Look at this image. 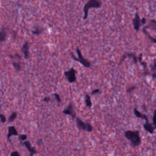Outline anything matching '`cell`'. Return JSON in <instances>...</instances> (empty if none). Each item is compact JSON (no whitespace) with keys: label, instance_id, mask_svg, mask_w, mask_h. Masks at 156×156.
I'll return each instance as SVG.
<instances>
[{"label":"cell","instance_id":"6da1fadb","mask_svg":"<svg viewBox=\"0 0 156 156\" xmlns=\"http://www.w3.org/2000/svg\"><path fill=\"white\" fill-rule=\"evenodd\" d=\"M124 136L130 142L132 147L139 146L141 143V136L139 130H126L124 132Z\"/></svg>","mask_w":156,"mask_h":156},{"label":"cell","instance_id":"7a4b0ae2","mask_svg":"<svg viewBox=\"0 0 156 156\" xmlns=\"http://www.w3.org/2000/svg\"><path fill=\"white\" fill-rule=\"evenodd\" d=\"M102 6V3L101 1H97V0H89L88 1H87L83 8V20H86L88 17V11L89 9L90 8H96V9H98L100 8Z\"/></svg>","mask_w":156,"mask_h":156},{"label":"cell","instance_id":"3957f363","mask_svg":"<svg viewBox=\"0 0 156 156\" xmlns=\"http://www.w3.org/2000/svg\"><path fill=\"white\" fill-rule=\"evenodd\" d=\"M76 52H77V54L78 55V57H76L75 55H74L73 54V53H71V58L76 61V62H78L79 63H80L85 68H90L91 67V63L87 59H85L82 55V53H81V51L79 49V48L78 47H77L76 48Z\"/></svg>","mask_w":156,"mask_h":156},{"label":"cell","instance_id":"277c9868","mask_svg":"<svg viewBox=\"0 0 156 156\" xmlns=\"http://www.w3.org/2000/svg\"><path fill=\"white\" fill-rule=\"evenodd\" d=\"M76 126L77 127L82 130H86L87 132H90L93 130V126L88 122H85L82 120H81L79 117L76 118Z\"/></svg>","mask_w":156,"mask_h":156},{"label":"cell","instance_id":"5b68a950","mask_svg":"<svg viewBox=\"0 0 156 156\" xmlns=\"http://www.w3.org/2000/svg\"><path fill=\"white\" fill-rule=\"evenodd\" d=\"M76 73H77L76 70L73 67H71L69 70L64 72V75L66 78L67 80L69 83H74L76 81Z\"/></svg>","mask_w":156,"mask_h":156},{"label":"cell","instance_id":"8992f818","mask_svg":"<svg viewBox=\"0 0 156 156\" xmlns=\"http://www.w3.org/2000/svg\"><path fill=\"white\" fill-rule=\"evenodd\" d=\"M62 112L65 115H67L71 116L72 117V118H73V119L77 118L76 117V112L74 111L73 105L72 103H71V102L68 104L67 107L63 110Z\"/></svg>","mask_w":156,"mask_h":156},{"label":"cell","instance_id":"52a82bcc","mask_svg":"<svg viewBox=\"0 0 156 156\" xmlns=\"http://www.w3.org/2000/svg\"><path fill=\"white\" fill-rule=\"evenodd\" d=\"M132 23L133 25V27L135 29V30L138 32L140 29V26L141 25V20L139 14L136 12L135 15V17L133 18V19L132 20Z\"/></svg>","mask_w":156,"mask_h":156},{"label":"cell","instance_id":"ba28073f","mask_svg":"<svg viewBox=\"0 0 156 156\" xmlns=\"http://www.w3.org/2000/svg\"><path fill=\"white\" fill-rule=\"evenodd\" d=\"M22 144H23L26 146V147L29 152V156H34V155L37 154V152H38L35 149V148L34 147H33L31 145L30 141H25L23 142Z\"/></svg>","mask_w":156,"mask_h":156},{"label":"cell","instance_id":"9c48e42d","mask_svg":"<svg viewBox=\"0 0 156 156\" xmlns=\"http://www.w3.org/2000/svg\"><path fill=\"white\" fill-rule=\"evenodd\" d=\"M18 136V133L16 130V129H15V126H9L8 127V133H7V141H9L10 143H11V141H10V137L12 136Z\"/></svg>","mask_w":156,"mask_h":156},{"label":"cell","instance_id":"30bf717a","mask_svg":"<svg viewBox=\"0 0 156 156\" xmlns=\"http://www.w3.org/2000/svg\"><path fill=\"white\" fill-rule=\"evenodd\" d=\"M21 51L23 54L25 58H28L29 56V44L27 41H25L21 48Z\"/></svg>","mask_w":156,"mask_h":156},{"label":"cell","instance_id":"8fae6325","mask_svg":"<svg viewBox=\"0 0 156 156\" xmlns=\"http://www.w3.org/2000/svg\"><path fill=\"white\" fill-rule=\"evenodd\" d=\"M127 57L132 58L133 59V62H134L135 63H136L138 62V57H136V56L135 55V54H133V53H126V54H124L122 56V57H121V60H120V62H119V65H121V63L124 61V60L125 58H126Z\"/></svg>","mask_w":156,"mask_h":156},{"label":"cell","instance_id":"7c38bea8","mask_svg":"<svg viewBox=\"0 0 156 156\" xmlns=\"http://www.w3.org/2000/svg\"><path fill=\"white\" fill-rule=\"evenodd\" d=\"M143 128L144 129V130L146 131H147V132H149L151 134L154 133V130L155 129V128L154 127V126H153V124H151L149 122H146L144 124H143Z\"/></svg>","mask_w":156,"mask_h":156},{"label":"cell","instance_id":"4fadbf2b","mask_svg":"<svg viewBox=\"0 0 156 156\" xmlns=\"http://www.w3.org/2000/svg\"><path fill=\"white\" fill-rule=\"evenodd\" d=\"M133 112H134L135 115L137 118H139L144 119V120L146 121V122H149L148 118H147V116L146 115L141 113L138 110H137L136 108H135L133 109Z\"/></svg>","mask_w":156,"mask_h":156},{"label":"cell","instance_id":"5bb4252c","mask_svg":"<svg viewBox=\"0 0 156 156\" xmlns=\"http://www.w3.org/2000/svg\"><path fill=\"white\" fill-rule=\"evenodd\" d=\"M7 35V32L5 28H1V32H0V41L1 42L4 41Z\"/></svg>","mask_w":156,"mask_h":156},{"label":"cell","instance_id":"9a60e30c","mask_svg":"<svg viewBox=\"0 0 156 156\" xmlns=\"http://www.w3.org/2000/svg\"><path fill=\"white\" fill-rule=\"evenodd\" d=\"M85 102L87 107L90 108L92 106V102L91 101V98L88 94H86L85 96Z\"/></svg>","mask_w":156,"mask_h":156},{"label":"cell","instance_id":"2e32d148","mask_svg":"<svg viewBox=\"0 0 156 156\" xmlns=\"http://www.w3.org/2000/svg\"><path fill=\"white\" fill-rule=\"evenodd\" d=\"M146 29V28H151L152 29H154V30H156V21L154 20H151L150 21V24L144 27Z\"/></svg>","mask_w":156,"mask_h":156},{"label":"cell","instance_id":"e0dca14e","mask_svg":"<svg viewBox=\"0 0 156 156\" xmlns=\"http://www.w3.org/2000/svg\"><path fill=\"white\" fill-rule=\"evenodd\" d=\"M17 117L16 112H13L8 118V122H12Z\"/></svg>","mask_w":156,"mask_h":156},{"label":"cell","instance_id":"ac0fdd59","mask_svg":"<svg viewBox=\"0 0 156 156\" xmlns=\"http://www.w3.org/2000/svg\"><path fill=\"white\" fill-rule=\"evenodd\" d=\"M12 65H13L14 69H15L16 71H20L21 70L22 67H21V64H20V63L16 62H12Z\"/></svg>","mask_w":156,"mask_h":156},{"label":"cell","instance_id":"d6986e66","mask_svg":"<svg viewBox=\"0 0 156 156\" xmlns=\"http://www.w3.org/2000/svg\"><path fill=\"white\" fill-rule=\"evenodd\" d=\"M43 30V28H41V27H37L35 28V29L34 30H32V33L34 34V35H39L40 34Z\"/></svg>","mask_w":156,"mask_h":156},{"label":"cell","instance_id":"ffe728a7","mask_svg":"<svg viewBox=\"0 0 156 156\" xmlns=\"http://www.w3.org/2000/svg\"><path fill=\"white\" fill-rule=\"evenodd\" d=\"M142 54H140V55H139V57H138V60H139V62L141 63V64L144 66V68L146 69V63L144 62H143L142 61Z\"/></svg>","mask_w":156,"mask_h":156},{"label":"cell","instance_id":"44dd1931","mask_svg":"<svg viewBox=\"0 0 156 156\" xmlns=\"http://www.w3.org/2000/svg\"><path fill=\"white\" fill-rule=\"evenodd\" d=\"M152 124L154 126V127L156 129V109L154 112V115H153V118H152Z\"/></svg>","mask_w":156,"mask_h":156},{"label":"cell","instance_id":"7402d4cb","mask_svg":"<svg viewBox=\"0 0 156 156\" xmlns=\"http://www.w3.org/2000/svg\"><path fill=\"white\" fill-rule=\"evenodd\" d=\"M27 135L26 134H20V135H18V138L20 141H25V140L27 139Z\"/></svg>","mask_w":156,"mask_h":156},{"label":"cell","instance_id":"603a6c76","mask_svg":"<svg viewBox=\"0 0 156 156\" xmlns=\"http://www.w3.org/2000/svg\"><path fill=\"white\" fill-rule=\"evenodd\" d=\"M54 96L55 97V100L57 101V102H61V101H62V99H61V98H60V95L58 94V93H54Z\"/></svg>","mask_w":156,"mask_h":156},{"label":"cell","instance_id":"cb8c5ba5","mask_svg":"<svg viewBox=\"0 0 156 156\" xmlns=\"http://www.w3.org/2000/svg\"><path fill=\"white\" fill-rule=\"evenodd\" d=\"M0 117H1V121L2 123H4L6 121V118L5 116L3 114L1 113L0 114Z\"/></svg>","mask_w":156,"mask_h":156},{"label":"cell","instance_id":"d4e9b609","mask_svg":"<svg viewBox=\"0 0 156 156\" xmlns=\"http://www.w3.org/2000/svg\"><path fill=\"white\" fill-rule=\"evenodd\" d=\"M10 156H21L18 151H13L10 153Z\"/></svg>","mask_w":156,"mask_h":156},{"label":"cell","instance_id":"484cf974","mask_svg":"<svg viewBox=\"0 0 156 156\" xmlns=\"http://www.w3.org/2000/svg\"><path fill=\"white\" fill-rule=\"evenodd\" d=\"M100 93H101V91H100V90L98 89V88L94 89V90H93V91H91V93L92 94H96Z\"/></svg>","mask_w":156,"mask_h":156},{"label":"cell","instance_id":"4316f807","mask_svg":"<svg viewBox=\"0 0 156 156\" xmlns=\"http://www.w3.org/2000/svg\"><path fill=\"white\" fill-rule=\"evenodd\" d=\"M135 86H132V87H130L127 88V90H126V91H127V93H130V92H132L133 90H135Z\"/></svg>","mask_w":156,"mask_h":156},{"label":"cell","instance_id":"83f0119b","mask_svg":"<svg viewBox=\"0 0 156 156\" xmlns=\"http://www.w3.org/2000/svg\"><path fill=\"white\" fill-rule=\"evenodd\" d=\"M43 101H44V102H48L49 101H51V98H50V97L46 96V97H45V98L43 99Z\"/></svg>","mask_w":156,"mask_h":156},{"label":"cell","instance_id":"f1b7e54d","mask_svg":"<svg viewBox=\"0 0 156 156\" xmlns=\"http://www.w3.org/2000/svg\"><path fill=\"white\" fill-rule=\"evenodd\" d=\"M156 69V58L154 60V66L153 67H152V69Z\"/></svg>","mask_w":156,"mask_h":156},{"label":"cell","instance_id":"f546056e","mask_svg":"<svg viewBox=\"0 0 156 156\" xmlns=\"http://www.w3.org/2000/svg\"><path fill=\"white\" fill-rule=\"evenodd\" d=\"M146 23V19L145 18H143L141 19V24H144Z\"/></svg>","mask_w":156,"mask_h":156},{"label":"cell","instance_id":"4dcf8cb0","mask_svg":"<svg viewBox=\"0 0 156 156\" xmlns=\"http://www.w3.org/2000/svg\"><path fill=\"white\" fill-rule=\"evenodd\" d=\"M41 142H42V140H41V139H39V140H38V142H37V143H38V145H40Z\"/></svg>","mask_w":156,"mask_h":156},{"label":"cell","instance_id":"1f68e13d","mask_svg":"<svg viewBox=\"0 0 156 156\" xmlns=\"http://www.w3.org/2000/svg\"><path fill=\"white\" fill-rule=\"evenodd\" d=\"M153 43H156V37L154 38V41H153Z\"/></svg>","mask_w":156,"mask_h":156},{"label":"cell","instance_id":"d6a6232c","mask_svg":"<svg viewBox=\"0 0 156 156\" xmlns=\"http://www.w3.org/2000/svg\"><path fill=\"white\" fill-rule=\"evenodd\" d=\"M133 156H138V155H133Z\"/></svg>","mask_w":156,"mask_h":156}]
</instances>
